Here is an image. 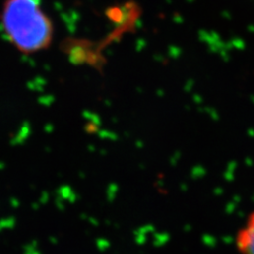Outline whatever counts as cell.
Returning <instances> with one entry per match:
<instances>
[{
    "instance_id": "6da1fadb",
    "label": "cell",
    "mask_w": 254,
    "mask_h": 254,
    "mask_svg": "<svg viewBox=\"0 0 254 254\" xmlns=\"http://www.w3.org/2000/svg\"><path fill=\"white\" fill-rule=\"evenodd\" d=\"M0 26L7 41L23 54L46 50L53 41V23L41 0H3Z\"/></svg>"
},
{
    "instance_id": "7a4b0ae2",
    "label": "cell",
    "mask_w": 254,
    "mask_h": 254,
    "mask_svg": "<svg viewBox=\"0 0 254 254\" xmlns=\"http://www.w3.org/2000/svg\"><path fill=\"white\" fill-rule=\"evenodd\" d=\"M236 247L241 254H254V212L236 235Z\"/></svg>"
}]
</instances>
